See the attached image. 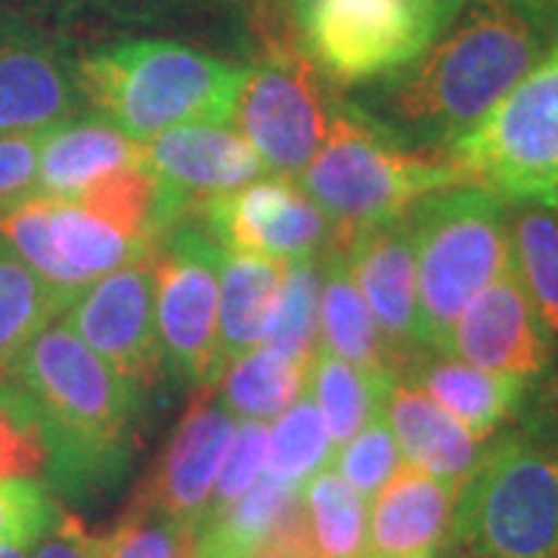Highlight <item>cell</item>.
I'll use <instances>...</instances> for the list:
<instances>
[{
	"label": "cell",
	"instance_id": "8d00e7d4",
	"mask_svg": "<svg viewBox=\"0 0 558 558\" xmlns=\"http://www.w3.org/2000/svg\"><path fill=\"white\" fill-rule=\"evenodd\" d=\"M38 149L40 134H0V208L35 196Z\"/></svg>",
	"mask_w": 558,
	"mask_h": 558
},
{
	"label": "cell",
	"instance_id": "4dcf8cb0",
	"mask_svg": "<svg viewBox=\"0 0 558 558\" xmlns=\"http://www.w3.org/2000/svg\"><path fill=\"white\" fill-rule=\"evenodd\" d=\"M319 326V277L317 260H292L286 264L282 286L274 301V311L264 326L260 348L274 351L279 357L292 360L299 366H311L317 354Z\"/></svg>",
	"mask_w": 558,
	"mask_h": 558
},
{
	"label": "cell",
	"instance_id": "cb8c5ba5",
	"mask_svg": "<svg viewBox=\"0 0 558 558\" xmlns=\"http://www.w3.org/2000/svg\"><path fill=\"white\" fill-rule=\"evenodd\" d=\"M47 227L57 258L81 292L94 279L106 277L124 264L153 258L146 245L131 240L124 230L78 199H47Z\"/></svg>",
	"mask_w": 558,
	"mask_h": 558
},
{
	"label": "cell",
	"instance_id": "d590c367",
	"mask_svg": "<svg viewBox=\"0 0 558 558\" xmlns=\"http://www.w3.org/2000/svg\"><path fill=\"white\" fill-rule=\"evenodd\" d=\"M267 472V425L258 418H242L230 438V447L220 462L218 481L205 512H215L240 499L255 481ZM202 512V515H205Z\"/></svg>",
	"mask_w": 558,
	"mask_h": 558
},
{
	"label": "cell",
	"instance_id": "277c9868",
	"mask_svg": "<svg viewBox=\"0 0 558 558\" xmlns=\"http://www.w3.org/2000/svg\"><path fill=\"white\" fill-rule=\"evenodd\" d=\"M447 539L462 558H558V403L484 447Z\"/></svg>",
	"mask_w": 558,
	"mask_h": 558
},
{
	"label": "cell",
	"instance_id": "f546056e",
	"mask_svg": "<svg viewBox=\"0 0 558 558\" xmlns=\"http://www.w3.org/2000/svg\"><path fill=\"white\" fill-rule=\"evenodd\" d=\"M307 388V369L279 357L267 348H252L240 357L230 360L215 381V395L220 403L242 418H277L289 410Z\"/></svg>",
	"mask_w": 558,
	"mask_h": 558
},
{
	"label": "cell",
	"instance_id": "83f0119b",
	"mask_svg": "<svg viewBox=\"0 0 558 558\" xmlns=\"http://www.w3.org/2000/svg\"><path fill=\"white\" fill-rule=\"evenodd\" d=\"M72 301L0 236V376Z\"/></svg>",
	"mask_w": 558,
	"mask_h": 558
},
{
	"label": "cell",
	"instance_id": "d6986e66",
	"mask_svg": "<svg viewBox=\"0 0 558 558\" xmlns=\"http://www.w3.org/2000/svg\"><path fill=\"white\" fill-rule=\"evenodd\" d=\"M385 422L395 432L403 462L453 487L465 484L484 453L481 438H475L447 410H440L410 379H395L391 385L385 400Z\"/></svg>",
	"mask_w": 558,
	"mask_h": 558
},
{
	"label": "cell",
	"instance_id": "30bf717a",
	"mask_svg": "<svg viewBox=\"0 0 558 558\" xmlns=\"http://www.w3.org/2000/svg\"><path fill=\"white\" fill-rule=\"evenodd\" d=\"M317 69L292 44H270L252 69H245L236 124L267 171L295 178L317 156L329 116Z\"/></svg>",
	"mask_w": 558,
	"mask_h": 558
},
{
	"label": "cell",
	"instance_id": "484cf974",
	"mask_svg": "<svg viewBox=\"0 0 558 558\" xmlns=\"http://www.w3.org/2000/svg\"><path fill=\"white\" fill-rule=\"evenodd\" d=\"M395 379H398V373L376 376L348 360L336 357L326 348H317V354L307 366L304 391L319 407L332 444H344L354 438L366 422L385 413V400H388Z\"/></svg>",
	"mask_w": 558,
	"mask_h": 558
},
{
	"label": "cell",
	"instance_id": "ab89813d",
	"mask_svg": "<svg viewBox=\"0 0 558 558\" xmlns=\"http://www.w3.org/2000/svg\"><path fill=\"white\" fill-rule=\"evenodd\" d=\"M94 3H180V0H94Z\"/></svg>",
	"mask_w": 558,
	"mask_h": 558
},
{
	"label": "cell",
	"instance_id": "8fae6325",
	"mask_svg": "<svg viewBox=\"0 0 558 558\" xmlns=\"http://www.w3.org/2000/svg\"><path fill=\"white\" fill-rule=\"evenodd\" d=\"M62 323L140 391L156 385L168 369L156 329L153 258L124 264L94 279L65 307Z\"/></svg>",
	"mask_w": 558,
	"mask_h": 558
},
{
	"label": "cell",
	"instance_id": "ba28073f",
	"mask_svg": "<svg viewBox=\"0 0 558 558\" xmlns=\"http://www.w3.org/2000/svg\"><path fill=\"white\" fill-rule=\"evenodd\" d=\"M462 7L453 0H295V28L319 75L351 87L407 69Z\"/></svg>",
	"mask_w": 558,
	"mask_h": 558
},
{
	"label": "cell",
	"instance_id": "603a6c76",
	"mask_svg": "<svg viewBox=\"0 0 558 558\" xmlns=\"http://www.w3.org/2000/svg\"><path fill=\"white\" fill-rule=\"evenodd\" d=\"M319 348L376 376L398 373V360L381 339L379 326L360 295L357 282L348 270L344 248L332 236L323 255L319 282Z\"/></svg>",
	"mask_w": 558,
	"mask_h": 558
},
{
	"label": "cell",
	"instance_id": "4316f807",
	"mask_svg": "<svg viewBox=\"0 0 558 558\" xmlns=\"http://www.w3.org/2000/svg\"><path fill=\"white\" fill-rule=\"evenodd\" d=\"M509 230L515 277L537 311L546 339L558 348V205L519 202L509 211Z\"/></svg>",
	"mask_w": 558,
	"mask_h": 558
},
{
	"label": "cell",
	"instance_id": "ac0fdd59",
	"mask_svg": "<svg viewBox=\"0 0 558 558\" xmlns=\"http://www.w3.org/2000/svg\"><path fill=\"white\" fill-rule=\"evenodd\" d=\"M459 487L410 462L388 478L366 515V558H432L450 537Z\"/></svg>",
	"mask_w": 558,
	"mask_h": 558
},
{
	"label": "cell",
	"instance_id": "f1b7e54d",
	"mask_svg": "<svg viewBox=\"0 0 558 558\" xmlns=\"http://www.w3.org/2000/svg\"><path fill=\"white\" fill-rule=\"evenodd\" d=\"M366 499L323 469L301 484V524L314 558H366Z\"/></svg>",
	"mask_w": 558,
	"mask_h": 558
},
{
	"label": "cell",
	"instance_id": "5b68a950",
	"mask_svg": "<svg viewBox=\"0 0 558 558\" xmlns=\"http://www.w3.org/2000/svg\"><path fill=\"white\" fill-rule=\"evenodd\" d=\"M299 183L323 208L332 233L351 236L400 218L418 199L462 186L469 178L447 149H413L385 121L354 106H339Z\"/></svg>",
	"mask_w": 558,
	"mask_h": 558
},
{
	"label": "cell",
	"instance_id": "60d3db41",
	"mask_svg": "<svg viewBox=\"0 0 558 558\" xmlns=\"http://www.w3.org/2000/svg\"><path fill=\"white\" fill-rule=\"evenodd\" d=\"M453 3H465V0H453Z\"/></svg>",
	"mask_w": 558,
	"mask_h": 558
},
{
	"label": "cell",
	"instance_id": "8992f818",
	"mask_svg": "<svg viewBox=\"0 0 558 558\" xmlns=\"http://www.w3.org/2000/svg\"><path fill=\"white\" fill-rule=\"evenodd\" d=\"M416 248L418 341L422 351H447L465 304L512 270L509 202L462 183L418 199L410 211Z\"/></svg>",
	"mask_w": 558,
	"mask_h": 558
},
{
	"label": "cell",
	"instance_id": "f35d334b",
	"mask_svg": "<svg viewBox=\"0 0 558 558\" xmlns=\"http://www.w3.org/2000/svg\"><path fill=\"white\" fill-rule=\"evenodd\" d=\"M0 558H28L22 546H0Z\"/></svg>",
	"mask_w": 558,
	"mask_h": 558
},
{
	"label": "cell",
	"instance_id": "7c38bea8",
	"mask_svg": "<svg viewBox=\"0 0 558 558\" xmlns=\"http://www.w3.org/2000/svg\"><path fill=\"white\" fill-rule=\"evenodd\" d=\"M223 252L292 264L317 258L332 236V223L292 178L252 180L233 193L196 202Z\"/></svg>",
	"mask_w": 558,
	"mask_h": 558
},
{
	"label": "cell",
	"instance_id": "3957f363",
	"mask_svg": "<svg viewBox=\"0 0 558 558\" xmlns=\"http://www.w3.org/2000/svg\"><path fill=\"white\" fill-rule=\"evenodd\" d=\"M245 69L178 40H119L78 60L81 97L128 137L236 119Z\"/></svg>",
	"mask_w": 558,
	"mask_h": 558
},
{
	"label": "cell",
	"instance_id": "74e56055",
	"mask_svg": "<svg viewBox=\"0 0 558 558\" xmlns=\"http://www.w3.org/2000/svg\"><path fill=\"white\" fill-rule=\"evenodd\" d=\"M32 558H106V539L84 531V524L62 512L57 524L35 543Z\"/></svg>",
	"mask_w": 558,
	"mask_h": 558
},
{
	"label": "cell",
	"instance_id": "2e32d148",
	"mask_svg": "<svg viewBox=\"0 0 558 558\" xmlns=\"http://www.w3.org/2000/svg\"><path fill=\"white\" fill-rule=\"evenodd\" d=\"M233 432H236L233 413L220 403L215 385L202 388L186 416L180 418L159 469L140 490L137 506H149L168 519L196 527L211 499Z\"/></svg>",
	"mask_w": 558,
	"mask_h": 558
},
{
	"label": "cell",
	"instance_id": "6da1fadb",
	"mask_svg": "<svg viewBox=\"0 0 558 558\" xmlns=\"http://www.w3.org/2000/svg\"><path fill=\"white\" fill-rule=\"evenodd\" d=\"M543 22L509 0L462 7L428 50L391 75L385 112L398 134L450 149L543 57Z\"/></svg>",
	"mask_w": 558,
	"mask_h": 558
},
{
	"label": "cell",
	"instance_id": "9a60e30c",
	"mask_svg": "<svg viewBox=\"0 0 558 558\" xmlns=\"http://www.w3.org/2000/svg\"><path fill=\"white\" fill-rule=\"evenodd\" d=\"M344 248L348 270L395 360L422 351L418 341L416 248L407 215L381 220L351 236H332Z\"/></svg>",
	"mask_w": 558,
	"mask_h": 558
},
{
	"label": "cell",
	"instance_id": "52a82bcc",
	"mask_svg": "<svg viewBox=\"0 0 558 558\" xmlns=\"http://www.w3.org/2000/svg\"><path fill=\"white\" fill-rule=\"evenodd\" d=\"M447 153L499 199L558 205V40Z\"/></svg>",
	"mask_w": 558,
	"mask_h": 558
},
{
	"label": "cell",
	"instance_id": "4fadbf2b",
	"mask_svg": "<svg viewBox=\"0 0 558 558\" xmlns=\"http://www.w3.org/2000/svg\"><path fill=\"white\" fill-rule=\"evenodd\" d=\"M78 62L32 22L0 13V134H44L78 112Z\"/></svg>",
	"mask_w": 558,
	"mask_h": 558
},
{
	"label": "cell",
	"instance_id": "d6a6232c",
	"mask_svg": "<svg viewBox=\"0 0 558 558\" xmlns=\"http://www.w3.org/2000/svg\"><path fill=\"white\" fill-rule=\"evenodd\" d=\"M400 447L395 440L391 425L385 422V413L373 422H366L357 435L341 444L339 453H332V465L341 478L348 481L363 499H373L388 478L400 469Z\"/></svg>",
	"mask_w": 558,
	"mask_h": 558
},
{
	"label": "cell",
	"instance_id": "e575fe53",
	"mask_svg": "<svg viewBox=\"0 0 558 558\" xmlns=\"http://www.w3.org/2000/svg\"><path fill=\"white\" fill-rule=\"evenodd\" d=\"M62 512L50 490L35 478L0 481V546H35Z\"/></svg>",
	"mask_w": 558,
	"mask_h": 558
},
{
	"label": "cell",
	"instance_id": "1f68e13d",
	"mask_svg": "<svg viewBox=\"0 0 558 558\" xmlns=\"http://www.w3.org/2000/svg\"><path fill=\"white\" fill-rule=\"evenodd\" d=\"M332 462V438L311 395H301L267 428V472L289 487H301Z\"/></svg>",
	"mask_w": 558,
	"mask_h": 558
},
{
	"label": "cell",
	"instance_id": "7402d4cb",
	"mask_svg": "<svg viewBox=\"0 0 558 558\" xmlns=\"http://www.w3.org/2000/svg\"><path fill=\"white\" fill-rule=\"evenodd\" d=\"M413 360V385L462 422L475 438H490L506 418L515 416L524 400V379L478 369L465 360L438 354Z\"/></svg>",
	"mask_w": 558,
	"mask_h": 558
},
{
	"label": "cell",
	"instance_id": "ffe728a7",
	"mask_svg": "<svg viewBox=\"0 0 558 558\" xmlns=\"http://www.w3.org/2000/svg\"><path fill=\"white\" fill-rule=\"evenodd\" d=\"M143 161V143L109 121H62L40 134L38 190L44 199H75L109 171Z\"/></svg>",
	"mask_w": 558,
	"mask_h": 558
},
{
	"label": "cell",
	"instance_id": "9c48e42d",
	"mask_svg": "<svg viewBox=\"0 0 558 558\" xmlns=\"http://www.w3.org/2000/svg\"><path fill=\"white\" fill-rule=\"evenodd\" d=\"M220 248L199 227L178 223L153 252L156 329L165 366L199 388L215 385L220 354Z\"/></svg>",
	"mask_w": 558,
	"mask_h": 558
},
{
	"label": "cell",
	"instance_id": "836d02e7",
	"mask_svg": "<svg viewBox=\"0 0 558 558\" xmlns=\"http://www.w3.org/2000/svg\"><path fill=\"white\" fill-rule=\"evenodd\" d=\"M193 527L149 506H134L106 539V558H190Z\"/></svg>",
	"mask_w": 558,
	"mask_h": 558
},
{
	"label": "cell",
	"instance_id": "5bb4252c",
	"mask_svg": "<svg viewBox=\"0 0 558 558\" xmlns=\"http://www.w3.org/2000/svg\"><path fill=\"white\" fill-rule=\"evenodd\" d=\"M444 354L524 381L549 366L553 341L546 339V329L521 289L515 267L465 304L450 329Z\"/></svg>",
	"mask_w": 558,
	"mask_h": 558
},
{
	"label": "cell",
	"instance_id": "7a4b0ae2",
	"mask_svg": "<svg viewBox=\"0 0 558 558\" xmlns=\"http://www.w3.org/2000/svg\"><path fill=\"white\" fill-rule=\"evenodd\" d=\"M3 379L38 416L53 487L84 494L119 478L140 413L134 381L121 379L65 323H50L28 341Z\"/></svg>",
	"mask_w": 558,
	"mask_h": 558
},
{
	"label": "cell",
	"instance_id": "d4e9b609",
	"mask_svg": "<svg viewBox=\"0 0 558 558\" xmlns=\"http://www.w3.org/2000/svg\"><path fill=\"white\" fill-rule=\"evenodd\" d=\"M286 264L245 252H223L220 258V354L233 360L258 348L274 311Z\"/></svg>",
	"mask_w": 558,
	"mask_h": 558
},
{
	"label": "cell",
	"instance_id": "44dd1931",
	"mask_svg": "<svg viewBox=\"0 0 558 558\" xmlns=\"http://www.w3.org/2000/svg\"><path fill=\"white\" fill-rule=\"evenodd\" d=\"M299 494L301 487L264 472L240 499L196 521L190 558H255L295 519Z\"/></svg>",
	"mask_w": 558,
	"mask_h": 558
},
{
	"label": "cell",
	"instance_id": "e0dca14e",
	"mask_svg": "<svg viewBox=\"0 0 558 558\" xmlns=\"http://www.w3.org/2000/svg\"><path fill=\"white\" fill-rule=\"evenodd\" d=\"M143 165L193 202L233 193L267 174L248 140L215 124H186L146 140Z\"/></svg>",
	"mask_w": 558,
	"mask_h": 558
}]
</instances>
